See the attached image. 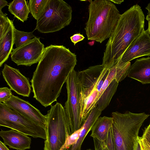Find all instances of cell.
<instances>
[{"mask_svg": "<svg viewBox=\"0 0 150 150\" xmlns=\"http://www.w3.org/2000/svg\"><path fill=\"white\" fill-rule=\"evenodd\" d=\"M85 37L80 33H77L74 34L70 37L71 41L74 45L78 42L84 40Z\"/></svg>", "mask_w": 150, "mask_h": 150, "instance_id": "83f0119b", "label": "cell"}, {"mask_svg": "<svg viewBox=\"0 0 150 150\" xmlns=\"http://www.w3.org/2000/svg\"><path fill=\"white\" fill-rule=\"evenodd\" d=\"M102 111L98 109L97 105L89 113L84 123L81 128L79 137L76 142L73 145L64 150H81L83 142L98 118L101 114Z\"/></svg>", "mask_w": 150, "mask_h": 150, "instance_id": "e0dca14e", "label": "cell"}, {"mask_svg": "<svg viewBox=\"0 0 150 150\" xmlns=\"http://www.w3.org/2000/svg\"><path fill=\"white\" fill-rule=\"evenodd\" d=\"M0 150H10L4 143L0 141Z\"/></svg>", "mask_w": 150, "mask_h": 150, "instance_id": "1f68e13d", "label": "cell"}, {"mask_svg": "<svg viewBox=\"0 0 150 150\" xmlns=\"http://www.w3.org/2000/svg\"><path fill=\"white\" fill-rule=\"evenodd\" d=\"M145 18L141 7L136 4L121 14L106 45L102 65L112 67L121 58L128 47L145 31Z\"/></svg>", "mask_w": 150, "mask_h": 150, "instance_id": "7a4b0ae2", "label": "cell"}, {"mask_svg": "<svg viewBox=\"0 0 150 150\" xmlns=\"http://www.w3.org/2000/svg\"><path fill=\"white\" fill-rule=\"evenodd\" d=\"M127 76L143 84L150 83V57L137 59L131 65Z\"/></svg>", "mask_w": 150, "mask_h": 150, "instance_id": "2e32d148", "label": "cell"}, {"mask_svg": "<svg viewBox=\"0 0 150 150\" xmlns=\"http://www.w3.org/2000/svg\"><path fill=\"white\" fill-rule=\"evenodd\" d=\"M0 126L34 138H40L45 140L46 139L45 128L1 102H0Z\"/></svg>", "mask_w": 150, "mask_h": 150, "instance_id": "52a82bcc", "label": "cell"}, {"mask_svg": "<svg viewBox=\"0 0 150 150\" xmlns=\"http://www.w3.org/2000/svg\"><path fill=\"white\" fill-rule=\"evenodd\" d=\"M113 132L116 150H133L140 129L149 115L129 112L112 113Z\"/></svg>", "mask_w": 150, "mask_h": 150, "instance_id": "277c9868", "label": "cell"}, {"mask_svg": "<svg viewBox=\"0 0 150 150\" xmlns=\"http://www.w3.org/2000/svg\"><path fill=\"white\" fill-rule=\"evenodd\" d=\"M45 49L40 38L35 37L23 45L13 49L11 54V59L17 66L30 67L39 62Z\"/></svg>", "mask_w": 150, "mask_h": 150, "instance_id": "30bf717a", "label": "cell"}, {"mask_svg": "<svg viewBox=\"0 0 150 150\" xmlns=\"http://www.w3.org/2000/svg\"><path fill=\"white\" fill-rule=\"evenodd\" d=\"M147 21H148V29L150 33V20H147Z\"/></svg>", "mask_w": 150, "mask_h": 150, "instance_id": "e575fe53", "label": "cell"}, {"mask_svg": "<svg viewBox=\"0 0 150 150\" xmlns=\"http://www.w3.org/2000/svg\"><path fill=\"white\" fill-rule=\"evenodd\" d=\"M138 139L141 150H150V144L145 139L138 136Z\"/></svg>", "mask_w": 150, "mask_h": 150, "instance_id": "4316f807", "label": "cell"}, {"mask_svg": "<svg viewBox=\"0 0 150 150\" xmlns=\"http://www.w3.org/2000/svg\"><path fill=\"white\" fill-rule=\"evenodd\" d=\"M87 150H92L91 149H87Z\"/></svg>", "mask_w": 150, "mask_h": 150, "instance_id": "d590c367", "label": "cell"}, {"mask_svg": "<svg viewBox=\"0 0 150 150\" xmlns=\"http://www.w3.org/2000/svg\"><path fill=\"white\" fill-rule=\"evenodd\" d=\"M118 83L114 79L104 91L96 103L98 109L102 111L108 105L116 91Z\"/></svg>", "mask_w": 150, "mask_h": 150, "instance_id": "ffe728a7", "label": "cell"}, {"mask_svg": "<svg viewBox=\"0 0 150 150\" xmlns=\"http://www.w3.org/2000/svg\"><path fill=\"white\" fill-rule=\"evenodd\" d=\"M12 90L7 87L0 88V102L5 103L10 99L12 96Z\"/></svg>", "mask_w": 150, "mask_h": 150, "instance_id": "484cf974", "label": "cell"}, {"mask_svg": "<svg viewBox=\"0 0 150 150\" xmlns=\"http://www.w3.org/2000/svg\"><path fill=\"white\" fill-rule=\"evenodd\" d=\"M89 17L84 28L88 40L100 43L109 38L121 14L110 0L88 1Z\"/></svg>", "mask_w": 150, "mask_h": 150, "instance_id": "3957f363", "label": "cell"}, {"mask_svg": "<svg viewBox=\"0 0 150 150\" xmlns=\"http://www.w3.org/2000/svg\"><path fill=\"white\" fill-rule=\"evenodd\" d=\"M113 3L117 4H120L123 2V0H110Z\"/></svg>", "mask_w": 150, "mask_h": 150, "instance_id": "d6a6232c", "label": "cell"}, {"mask_svg": "<svg viewBox=\"0 0 150 150\" xmlns=\"http://www.w3.org/2000/svg\"><path fill=\"white\" fill-rule=\"evenodd\" d=\"M15 28L11 21L8 28L0 38V67L6 61L13 50L14 44V31Z\"/></svg>", "mask_w": 150, "mask_h": 150, "instance_id": "ac0fdd59", "label": "cell"}, {"mask_svg": "<svg viewBox=\"0 0 150 150\" xmlns=\"http://www.w3.org/2000/svg\"><path fill=\"white\" fill-rule=\"evenodd\" d=\"M5 104L45 129L47 124L45 115L28 101L13 95Z\"/></svg>", "mask_w": 150, "mask_h": 150, "instance_id": "7c38bea8", "label": "cell"}, {"mask_svg": "<svg viewBox=\"0 0 150 150\" xmlns=\"http://www.w3.org/2000/svg\"><path fill=\"white\" fill-rule=\"evenodd\" d=\"M72 8L63 0H49L37 20L35 29L42 33H53L69 25L72 20Z\"/></svg>", "mask_w": 150, "mask_h": 150, "instance_id": "8992f818", "label": "cell"}, {"mask_svg": "<svg viewBox=\"0 0 150 150\" xmlns=\"http://www.w3.org/2000/svg\"><path fill=\"white\" fill-rule=\"evenodd\" d=\"M7 14L0 12V38L5 33L10 26L12 20L7 16Z\"/></svg>", "mask_w": 150, "mask_h": 150, "instance_id": "d4e9b609", "label": "cell"}, {"mask_svg": "<svg viewBox=\"0 0 150 150\" xmlns=\"http://www.w3.org/2000/svg\"><path fill=\"white\" fill-rule=\"evenodd\" d=\"M33 32H25L15 28L14 31V44L16 48L35 38L36 36L33 34Z\"/></svg>", "mask_w": 150, "mask_h": 150, "instance_id": "7402d4cb", "label": "cell"}, {"mask_svg": "<svg viewBox=\"0 0 150 150\" xmlns=\"http://www.w3.org/2000/svg\"><path fill=\"white\" fill-rule=\"evenodd\" d=\"M112 117H99L91 129V137L103 142L114 140Z\"/></svg>", "mask_w": 150, "mask_h": 150, "instance_id": "9a60e30c", "label": "cell"}, {"mask_svg": "<svg viewBox=\"0 0 150 150\" xmlns=\"http://www.w3.org/2000/svg\"><path fill=\"white\" fill-rule=\"evenodd\" d=\"M133 150H141L138 137L134 142Z\"/></svg>", "mask_w": 150, "mask_h": 150, "instance_id": "f546056e", "label": "cell"}, {"mask_svg": "<svg viewBox=\"0 0 150 150\" xmlns=\"http://www.w3.org/2000/svg\"><path fill=\"white\" fill-rule=\"evenodd\" d=\"M111 68L102 64L91 66L77 72L81 86L79 101L80 108L86 99L95 90L100 91Z\"/></svg>", "mask_w": 150, "mask_h": 150, "instance_id": "9c48e42d", "label": "cell"}, {"mask_svg": "<svg viewBox=\"0 0 150 150\" xmlns=\"http://www.w3.org/2000/svg\"><path fill=\"white\" fill-rule=\"evenodd\" d=\"M67 99L64 107L69 126L70 135L81 128L83 124L80 116L79 98L81 86L77 72L74 69L66 82Z\"/></svg>", "mask_w": 150, "mask_h": 150, "instance_id": "ba28073f", "label": "cell"}, {"mask_svg": "<svg viewBox=\"0 0 150 150\" xmlns=\"http://www.w3.org/2000/svg\"><path fill=\"white\" fill-rule=\"evenodd\" d=\"M0 136L4 144L10 148L25 150L30 148L31 138L21 132L12 129L8 131L1 129Z\"/></svg>", "mask_w": 150, "mask_h": 150, "instance_id": "5bb4252c", "label": "cell"}, {"mask_svg": "<svg viewBox=\"0 0 150 150\" xmlns=\"http://www.w3.org/2000/svg\"><path fill=\"white\" fill-rule=\"evenodd\" d=\"M6 6H8L7 1L5 0H0V12L2 11V8Z\"/></svg>", "mask_w": 150, "mask_h": 150, "instance_id": "4dcf8cb0", "label": "cell"}, {"mask_svg": "<svg viewBox=\"0 0 150 150\" xmlns=\"http://www.w3.org/2000/svg\"><path fill=\"white\" fill-rule=\"evenodd\" d=\"M142 137L150 144V124L145 128Z\"/></svg>", "mask_w": 150, "mask_h": 150, "instance_id": "f1b7e54d", "label": "cell"}, {"mask_svg": "<svg viewBox=\"0 0 150 150\" xmlns=\"http://www.w3.org/2000/svg\"><path fill=\"white\" fill-rule=\"evenodd\" d=\"M8 10L18 20L24 22L30 13L28 3L25 0H14L8 6Z\"/></svg>", "mask_w": 150, "mask_h": 150, "instance_id": "d6986e66", "label": "cell"}, {"mask_svg": "<svg viewBox=\"0 0 150 150\" xmlns=\"http://www.w3.org/2000/svg\"><path fill=\"white\" fill-rule=\"evenodd\" d=\"M77 62L75 53L63 45L45 47L30 81L33 98L45 107L57 101Z\"/></svg>", "mask_w": 150, "mask_h": 150, "instance_id": "6da1fadb", "label": "cell"}, {"mask_svg": "<svg viewBox=\"0 0 150 150\" xmlns=\"http://www.w3.org/2000/svg\"><path fill=\"white\" fill-rule=\"evenodd\" d=\"M150 56V33L147 28L127 48L121 60L127 63L141 57Z\"/></svg>", "mask_w": 150, "mask_h": 150, "instance_id": "4fadbf2b", "label": "cell"}, {"mask_svg": "<svg viewBox=\"0 0 150 150\" xmlns=\"http://www.w3.org/2000/svg\"><path fill=\"white\" fill-rule=\"evenodd\" d=\"M116 71V66L115 64L108 70V74L99 92L97 101L104 91L112 81L115 79Z\"/></svg>", "mask_w": 150, "mask_h": 150, "instance_id": "cb8c5ba5", "label": "cell"}, {"mask_svg": "<svg viewBox=\"0 0 150 150\" xmlns=\"http://www.w3.org/2000/svg\"><path fill=\"white\" fill-rule=\"evenodd\" d=\"M115 64L116 71L115 79L119 83L124 79L127 75L131 63L130 62L124 63L121 59Z\"/></svg>", "mask_w": 150, "mask_h": 150, "instance_id": "603a6c76", "label": "cell"}, {"mask_svg": "<svg viewBox=\"0 0 150 150\" xmlns=\"http://www.w3.org/2000/svg\"><path fill=\"white\" fill-rule=\"evenodd\" d=\"M148 11V13L146 16V19L147 20H150V9H146Z\"/></svg>", "mask_w": 150, "mask_h": 150, "instance_id": "836d02e7", "label": "cell"}, {"mask_svg": "<svg viewBox=\"0 0 150 150\" xmlns=\"http://www.w3.org/2000/svg\"><path fill=\"white\" fill-rule=\"evenodd\" d=\"M49 0H30L28 4L30 12L38 20L44 12Z\"/></svg>", "mask_w": 150, "mask_h": 150, "instance_id": "44dd1931", "label": "cell"}, {"mask_svg": "<svg viewBox=\"0 0 150 150\" xmlns=\"http://www.w3.org/2000/svg\"><path fill=\"white\" fill-rule=\"evenodd\" d=\"M1 73L4 79L12 90L24 97L30 96L31 85L29 79L22 74L19 69L5 64Z\"/></svg>", "mask_w": 150, "mask_h": 150, "instance_id": "8fae6325", "label": "cell"}, {"mask_svg": "<svg viewBox=\"0 0 150 150\" xmlns=\"http://www.w3.org/2000/svg\"><path fill=\"white\" fill-rule=\"evenodd\" d=\"M46 139L44 150H60L69 135V126L64 107L57 102L45 115Z\"/></svg>", "mask_w": 150, "mask_h": 150, "instance_id": "5b68a950", "label": "cell"}]
</instances>
